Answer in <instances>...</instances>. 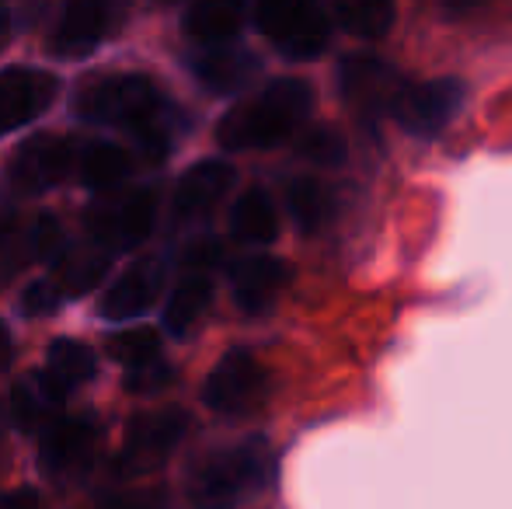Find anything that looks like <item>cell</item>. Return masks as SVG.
I'll list each match as a JSON object with an SVG mask.
<instances>
[{
    "mask_svg": "<svg viewBox=\"0 0 512 509\" xmlns=\"http://www.w3.org/2000/svg\"><path fill=\"white\" fill-rule=\"evenodd\" d=\"M7 227V220H4V206H0V231Z\"/></svg>",
    "mask_w": 512,
    "mask_h": 509,
    "instance_id": "d590c367",
    "label": "cell"
},
{
    "mask_svg": "<svg viewBox=\"0 0 512 509\" xmlns=\"http://www.w3.org/2000/svg\"><path fill=\"white\" fill-rule=\"evenodd\" d=\"M185 262L199 265V272H203V265L220 262V245H216V241H203V245H192L189 255H185Z\"/></svg>",
    "mask_w": 512,
    "mask_h": 509,
    "instance_id": "1f68e13d",
    "label": "cell"
},
{
    "mask_svg": "<svg viewBox=\"0 0 512 509\" xmlns=\"http://www.w3.org/2000/svg\"><path fill=\"white\" fill-rule=\"evenodd\" d=\"M467 102V84L460 77H436V81L405 84L401 95L394 98L391 116L401 129L415 136H439L453 119L460 116Z\"/></svg>",
    "mask_w": 512,
    "mask_h": 509,
    "instance_id": "8992f818",
    "label": "cell"
},
{
    "mask_svg": "<svg viewBox=\"0 0 512 509\" xmlns=\"http://www.w3.org/2000/svg\"><path fill=\"white\" fill-rule=\"evenodd\" d=\"M234 168L227 161H199L178 178L175 185V217L178 220H196V217H206L230 189H234Z\"/></svg>",
    "mask_w": 512,
    "mask_h": 509,
    "instance_id": "2e32d148",
    "label": "cell"
},
{
    "mask_svg": "<svg viewBox=\"0 0 512 509\" xmlns=\"http://www.w3.org/2000/svg\"><path fill=\"white\" fill-rule=\"evenodd\" d=\"M286 210L304 234H317L331 220V192L317 178H297L286 185Z\"/></svg>",
    "mask_w": 512,
    "mask_h": 509,
    "instance_id": "d4e9b609",
    "label": "cell"
},
{
    "mask_svg": "<svg viewBox=\"0 0 512 509\" xmlns=\"http://www.w3.org/2000/svg\"><path fill=\"white\" fill-rule=\"evenodd\" d=\"M185 429H189V415L182 408H164V412H147L136 415L126 429V443L122 454L115 461V471L126 478L147 475L157 464H164L171 457V450L182 443Z\"/></svg>",
    "mask_w": 512,
    "mask_h": 509,
    "instance_id": "52a82bcc",
    "label": "cell"
},
{
    "mask_svg": "<svg viewBox=\"0 0 512 509\" xmlns=\"http://www.w3.org/2000/svg\"><path fill=\"white\" fill-rule=\"evenodd\" d=\"M255 21L286 60H317L331 42V14L310 0H265Z\"/></svg>",
    "mask_w": 512,
    "mask_h": 509,
    "instance_id": "277c9868",
    "label": "cell"
},
{
    "mask_svg": "<svg viewBox=\"0 0 512 509\" xmlns=\"http://www.w3.org/2000/svg\"><path fill=\"white\" fill-rule=\"evenodd\" d=\"M314 109V88L300 77H279L255 98L230 109L216 126V140L227 150H265L290 140Z\"/></svg>",
    "mask_w": 512,
    "mask_h": 509,
    "instance_id": "6da1fadb",
    "label": "cell"
},
{
    "mask_svg": "<svg viewBox=\"0 0 512 509\" xmlns=\"http://www.w3.org/2000/svg\"><path fill=\"white\" fill-rule=\"evenodd\" d=\"M70 164H74V147L53 133H39L14 150L11 185L21 196H39L67 178Z\"/></svg>",
    "mask_w": 512,
    "mask_h": 509,
    "instance_id": "30bf717a",
    "label": "cell"
},
{
    "mask_svg": "<svg viewBox=\"0 0 512 509\" xmlns=\"http://www.w3.org/2000/svg\"><path fill=\"white\" fill-rule=\"evenodd\" d=\"M157 199L150 189H126L98 196L88 210V231L102 252H129L143 245L154 227Z\"/></svg>",
    "mask_w": 512,
    "mask_h": 509,
    "instance_id": "5b68a950",
    "label": "cell"
},
{
    "mask_svg": "<svg viewBox=\"0 0 512 509\" xmlns=\"http://www.w3.org/2000/svg\"><path fill=\"white\" fill-rule=\"evenodd\" d=\"M4 42H7V14L0 11V46H4Z\"/></svg>",
    "mask_w": 512,
    "mask_h": 509,
    "instance_id": "e575fe53",
    "label": "cell"
},
{
    "mask_svg": "<svg viewBox=\"0 0 512 509\" xmlns=\"http://www.w3.org/2000/svg\"><path fill=\"white\" fill-rule=\"evenodd\" d=\"M192 74L206 84L213 95H234L248 88L258 74V60L241 46H209L192 56Z\"/></svg>",
    "mask_w": 512,
    "mask_h": 509,
    "instance_id": "ac0fdd59",
    "label": "cell"
},
{
    "mask_svg": "<svg viewBox=\"0 0 512 509\" xmlns=\"http://www.w3.org/2000/svg\"><path fill=\"white\" fill-rule=\"evenodd\" d=\"M168 105L161 102V91L143 74H115L84 81V88L74 98V112L98 126H126L143 129L150 119H157Z\"/></svg>",
    "mask_w": 512,
    "mask_h": 509,
    "instance_id": "3957f363",
    "label": "cell"
},
{
    "mask_svg": "<svg viewBox=\"0 0 512 509\" xmlns=\"http://www.w3.org/2000/svg\"><path fill=\"white\" fill-rule=\"evenodd\" d=\"M108 272V252L98 245H67L53 258V272L49 283L60 290V297H81V293L95 290L98 279Z\"/></svg>",
    "mask_w": 512,
    "mask_h": 509,
    "instance_id": "d6986e66",
    "label": "cell"
},
{
    "mask_svg": "<svg viewBox=\"0 0 512 509\" xmlns=\"http://www.w3.org/2000/svg\"><path fill=\"white\" fill-rule=\"evenodd\" d=\"M95 370H98L95 353H91L84 342L60 339V342H53V346H49L42 374H46L56 387H63V391L70 394L77 384L91 381V377H95Z\"/></svg>",
    "mask_w": 512,
    "mask_h": 509,
    "instance_id": "cb8c5ba5",
    "label": "cell"
},
{
    "mask_svg": "<svg viewBox=\"0 0 512 509\" xmlns=\"http://www.w3.org/2000/svg\"><path fill=\"white\" fill-rule=\"evenodd\" d=\"M164 279H168L164 262H157V258H143V262L129 265V269L122 272L112 286H108V293L102 297V304H98V311H102L105 321L140 318V314L147 311L157 297H161Z\"/></svg>",
    "mask_w": 512,
    "mask_h": 509,
    "instance_id": "5bb4252c",
    "label": "cell"
},
{
    "mask_svg": "<svg viewBox=\"0 0 512 509\" xmlns=\"http://www.w3.org/2000/svg\"><path fill=\"white\" fill-rule=\"evenodd\" d=\"M56 91H60V81L46 70H0V136L39 119L56 102Z\"/></svg>",
    "mask_w": 512,
    "mask_h": 509,
    "instance_id": "8fae6325",
    "label": "cell"
},
{
    "mask_svg": "<svg viewBox=\"0 0 512 509\" xmlns=\"http://www.w3.org/2000/svg\"><path fill=\"white\" fill-rule=\"evenodd\" d=\"M60 304H63L60 290H56L49 279H39V283H32L25 293H21V311L35 314V318H46V314H53Z\"/></svg>",
    "mask_w": 512,
    "mask_h": 509,
    "instance_id": "4dcf8cb0",
    "label": "cell"
},
{
    "mask_svg": "<svg viewBox=\"0 0 512 509\" xmlns=\"http://www.w3.org/2000/svg\"><path fill=\"white\" fill-rule=\"evenodd\" d=\"M115 509H140V506H115Z\"/></svg>",
    "mask_w": 512,
    "mask_h": 509,
    "instance_id": "8d00e7d4",
    "label": "cell"
},
{
    "mask_svg": "<svg viewBox=\"0 0 512 509\" xmlns=\"http://www.w3.org/2000/svg\"><path fill=\"white\" fill-rule=\"evenodd\" d=\"M0 509H39V499H35V492L18 489V492L0 496Z\"/></svg>",
    "mask_w": 512,
    "mask_h": 509,
    "instance_id": "d6a6232c",
    "label": "cell"
},
{
    "mask_svg": "<svg viewBox=\"0 0 512 509\" xmlns=\"http://www.w3.org/2000/svg\"><path fill=\"white\" fill-rule=\"evenodd\" d=\"M108 28V7L91 4V0H74L63 7L53 35H49V53L60 60H81L102 42Z\"/></svg>",
    "mask_w": 512,
    "mask_h": 509,
    "instance_id": "e0dca14e",
    "label": "cell"
},
{
    "mask_svg": "<svg viewBox=\"0 0 512 509\" xmlns=\"http://www.w3.org/2000/svg\"><path fill=\"white\" fill-rule=\"evenodd\" d=\"M338 84H342V98L363 116H384L394 109V98L405 88V77L391 67V63L377 60L370 53L345 56L338 67Z\"/></svg>",
    "mask_w": 512,
    "mask_h": 509,
    "instance_id": "9c48e42d",
    "label": "cell"
},
{
    "mask_svg": "<svg viewBox=\"0 0 512 509\" xmlns=\"http://www.w3.org/2000/svg\"><path fill=\"white\" fill-rule=\"evenodd\" d=\"M293 269L276 255H251L230 269L234 300L244 314H265L279 300V293L290 286Z\"/></svg>",
    "mask_w": 512,
    "mask_h": 509,
    "instance_id": "4fadbf2b",
    "label": "cell"
},
{
    "mask_svg": "<svg viewBox=\"0 0 512 509\" xmlns=\"http://www.w3.org/2000/svg\"><path fill=\"white\" fill-rule=\"evenodd\" d=\"M269 394V374L248 349H230L206 377L203 401L220 415H244Z\"/></svg>",
    "mask_w": 512,
    "mask_h": 509,
    "instance_id": "ba28073f",
    "label": "cell"
},
{
    "mask_svg": "<svg viewBox=\"0 0 512 509\" xmlns=\"http://www.w3.org/2000/svg\"><path fill=\"white\" fill-rule=\"evenodd\" d=\"M63 248V231L53 213L25 220V224H7L0 231V265L7 272L25 269L28 262H53Z\"/></svg>",
    "mask_w": 512,
    "mask_h": 509,
    "instance_id": "9a60e30c",
    "label": "cell"
},
{
    "mask_svg": "<svg viewBox=\"0 0 512 509\" xmlns=\"http://www.w3.org/2000/svg\"><path fill=\"white\" fill-rule=\"evenodd\" d=\"M230 231L244 245H272L279 238V210L265 189H248L230 210Z\"/></svg>",
    "mask_w": 512,
    "mask_h": 509,
    "instance_id": "7402d4cb",
    "label": "cell"
},
{
    "mask_svg": "<svg viewBox=\"0 0 512 509\" xmlns=\"http://www.w3.org/2000/svg\"><path fill=\"white\" fill-rule=\"evenodd\" d=\"M63 401H67V391L56 387L46 374H42V370L32 377H21L11 391L14 419H18V426L25 429V433L42 429V426H53Z\"/></svg>",
    "mask_w": 512,
    "mask_h": 509,
    "instance_id": "ffe728a7",
    "label": "cell"
},
{
    "mask_svg": "<svg viewBox=\"0 0 512 509\" xmlns=\"http://www.w3.org/2000/svg\"><path fill=\"white\" fill-rule=\"evenodd\" d=\"M209 304H213V279L206 272H189L182 283L171 290V300L164 307V328L178 339L196 328V321L206 318Z\"/></svg>",
    "mask_w": 512,
    "mask_h": 509,
    "instance_id": "603a6c76",
    "label": "cell"
},
{
    "mask_svg": "<svg viewBox=\"0 0 512 509\" xmlns=\"http://www.w3.org/2000/svg\"><path fill=\"white\" fill-rule=\"evenodd\" d=\"M108 353H112V360H119V363H126L129 370H136V367H143V363L161 356V335H157L154 328H129V332L108 339Z\"/></svg>",
    "mask_w": 512,
    "mask_h": 509,
    "instance_id": "f1b7e54d",
    "label": "cell"
},
{
    "mask_svg": "<svg viewBox=\"0 0 512 509\" xmlns=\"http://www.w3.org/2000/svg\"><path fill=\"white\" fill-rule=\"evenodd\" d=\"M7 356H11V335H7V328L0 325V367L7 363Z\"/></svg>",
    "mask_w": 512,
    "mask_h": 509,
    "instance_id": "836d02e7",
    "label": "cell"
},
{
    "mask_svg": "<svg viewBox=\"0 0 512 509\" xmlns=\"http://www.w3.org/2000/svg\"><path fill=\"white\" fill-rule=\"evenodd\" d=\"M98 447V429L91 419H56L42 440V471L49 478H74L91 464Z\"/></svg>",
    "mask_w": 512,
    "mask_h": 509,
    "instance_id": "7c38bea8",
    "label": "cell"
},
{
    "mask_svg": "<svg viewBox=\"0 0 512 509\" xmlns=\"http://www.w3.org/2000/svg\"><path fill=\"white\" fill-rule=\"evenodd\" d=\"M133 171V157L115 143H95L81 157V182L95 192H112Z\"/></svg>",
    "mask_w": 512,
    "mask_h": 509,
    "instance_id": "4316f807",
    "label": "cell"
},
{
    "mask_svg": "<svg viewBox=\"0 0 512 509\" xmlns=\"http://www.w3.org/2000/svg\"><path fill=\"white\" fill-rule=\"evenodd\" d=\"M300 157L317 168H342L349 161V140L335 126H310L297 143Z\"/></svg>",
    "mask_w": 512,
    "mask_h": 509,
    "instance_id": "83f0119b",
    "label": "cell"
},
{
    "mask_svg": "<svg viewBox=\"0 0 512 509\" xmlns=\"http://www.w3.org/2000/svg\"><path fill=\"white\" fill-rule=\"evenodd\" d=\"M244 7L227 4V0H199L185 11V32L189 39L203 42V46H234L241 35Z\"/></svg>",
    "mask_w": 512,
    "mask_h": 509,
    "instance_id": "44dd1931",
    "label": "cell"
},
{
    "mask_svg": "<svg viewBox=\"0 0 512 509\" xmlns=\"http://www.w3.org/2000/svg\"><path fill=\"white\" fill-rule=\"evenodd\" d=\"M269 450L262 440L209 454L189 478L192 509H237L251 492L269 482Z\"/></svg>",
    "mask_w": 512,
    "mask_h": 509,
    "instance_id": "7a4b0ae2",
    "label": "cell"
},
{
    "mask_svg": "<svg viewBox=\"0 0 512 509\" xmlns=\"http://www.w3.org/2000/svg\"><path fill=\"white\" fill-rule=\"evenodd\" d=\"M331 14H335L338 28H345L349 35L380 39V35L391 32L394 18H398V7L384 4V0H342V4H335Z\"/></svg>",
    "mask_w": 512,
    "mask_h": 509,
    "instance_id": "484cf974",
    "label": "cell"
},
{
    "mask_svg": "<svg viewBox=\"0 0 512 509\" xmlns=\"http://www.w3.org/2000/svg\"><path fill=\"white\" fill-rule=\"evenodd\" d=\"M171 367L168 363L157 356V360H150V363H143V367H136V370H129L126 374V387L133 394H157V391H164V387L171 384Z\"/></svg>",
    "mask_w": 512,
    "mask_h": 509,
    "instance_id": "f546056e",
    "label": "cell"
}]
</instances>
